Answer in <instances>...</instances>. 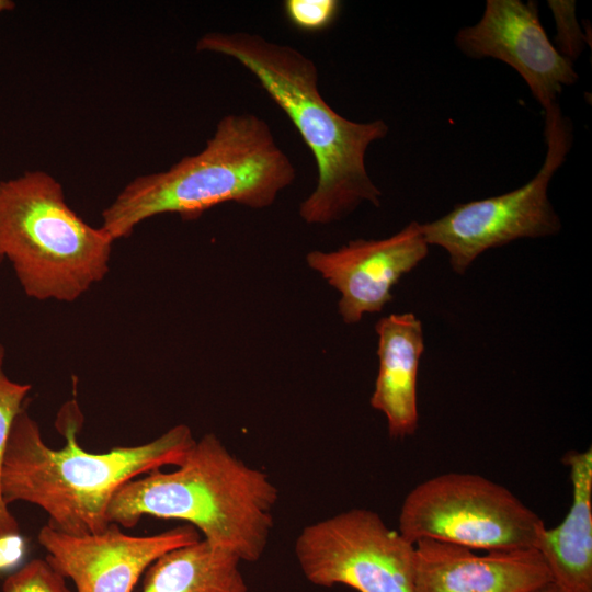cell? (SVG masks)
<instances>
[{"instance_id":"9","label":"cell","mask_w":592,"mask_h":592,"mask_svg":"<svg viewBox=\"0 0 592 592\" xmlns=\"http://www.w3.org/2000/svg\"><path fill=\"white\" fill-rule=\"evenodd\" d=\"M201 538L187 524L152 535H129L115 523L100 533L69 535L46 524L37 535L45 559L77 592H133L159 557Z\"/></svg>"},{"instance_id":"4","label":"cell","mask_w":592,"mask_h":592,"mask_svg":"<svg viewBox=\"0 0 592 592\" xmlns=\"http://www.w3.org/2000/svg\"><path fill=\"white\" fill-rule=\"evenodd\" d=\"M295 178L291 159L263 118L229 114L218 121L200 152L128 182L103 209L100 227L115 241L160 214L193 219L227 202L266 208Z\"/></svg>"},{"instance_id":"13","label":"cell","mask_w":592,"mask_h":592,"mask_svg":"<svg viewBox=\"0 0 592 592\" xmlns=\"http://www.w3.org/2000/svg\"><path fill=\"white\" fill-rule=\"evenodd\" d=\"M378 374L369 403L387 420L391 439L413 435L419 424L417 379L424 350L422 322L412 312L391 314L375 325Z\"/></svg>"},{"instance_id":"10","label":"cell","mask_w":592,"mask_h":592,"mask_svg":"<svg viewBox=\"0 0 592 592\" xmlns=\"http://www.w3.org/2000/svg\"><path fill=\"white\" fill-rule=\"evenodd\" d=\"M455 45L468 58L509 65L544 110L579 78L573 62L548 38L536 1L487 0L480 20L456 33Z\"/></svg>"},{"instance_id":"22","label":"cell","mask_w":592,"mask_h":592,"mask_svg":"<svg viewBox=\"0 0 592 592\" xmlns=\"http://www.w3.org/2000/svg\"><path fill=\"white\" fill-rule=\"evenodd\" d=\"M3 258L0 255V263L2 262Z\"/></svg>"},{"instance_id":"2","label":"cell","mask_w":592,"mask_h":592,"mask_svg":"<svg viewBox=\"0 0 592 592\" xmlns=\"http://www.w3.org/2000/svg\"><path fill=\"white\" fill-rule=\"evenodd\" d=\"M197 52L237 60L287 115L315 159L318 180L300 203L299 216L309 225L338 221L361 204L380 205L382 192L371 179L365 156L372 143L385 138L383 119L350 121L337 113L318 89V69L300 50L249 32H207Z\"/></svg>"},{"instance_id":"14","label":"cell","mask_w":592,"mask_h":592,"mask_svg":"<svg viewBox=\"0 0 592 592\" xmlns=\"http://www.w3.org/2000/svg\"><path fill=\"white\" fill-rule=\"evenodd\" d=\"M572 503L554 528H545L537 550L555 582L566 592H592V448L565 454Z\"/></svg>"},{"instance_id":"21","label":"cell","mask_w":592,"mask_h":592,"mask_svg":"<svg viewBox=\"0 0 592 592\" xmlns=\"http://www.w3.org/2000/svg\"><path fill=\"white\" fill-rule=\"evenodd\" d=\"M15 7L12 0H0V14L13 10Z\"/></svg>"},{"instance_id":"18","label":"cell","mask_w":592,"mask_h":592,"mask_svg":"<svg viewBox=\"0 0 592 592\" xmlns=\"http://www.w3.org/2000/svg\"><path fill=\"white\" fill-rule=\"evenodd\" d=\"M2 592H71L64 578L46 559L35 558L9 574Z\"/></svg>"},{"instance_id":"5","label":"cell","mask_w":592,"mask_h":592,"mask_svg":"<svg viewBox=\"0 0 592 592\" xmlns=\"http://www.w3.org/2000/svg\"><path fill=\"white\" fill-rule=\"evenodd\" d=\"M114 240L70 208L43 170L0 181V255L26 296L71 303L101 282Z\"/></svg>"},{"instance_id":"6","label":"cell","mask_w":592,"mask_h":592,"mask_svg":"<svg viewBox=\"0 0 592 592\" xmlns=\"http://www.w3.org/2000/svg\"><path fill=\"white\" fill-rule=\"evenodd\" d=\"M544 521L508 488L473 473H444L411 489L398 531L414 544L447 542L475 550L536 548Z\"/></svg>"},{"instance_id":"19","label":"cell","mask_w":592,"mask_h":592,"mask_svg":"<svg viewBox=\"0 0 592 592\" xmlns=\"http://www.w3.org/2000/svg\"><path fill=\"white\" fill-rule=\"evenodd\" d=\"M548 7L556 22V49L572 62L582 54L588 43L576 14V1L549 0Z\"/></svg>"},{"instance_id":"15","label":"cell","mask_w":592,"mask_h":592,"mask_svg":"<svg viewBox=\"0 0 592 592\" xmlns=\"http://www.w3.org/2000/svg\"><path fill=\"white\" fill-rule=\"evenodd\" d=\"M240 563L201 538L159 557L146 570L141 592H248Z\"/></svg>"},{"instance_id":"8","label":"cell","mask_w":592,"mask_h":592,"mask_svg":"<svg viewBox=\"0 0 592 592\" xmlns=\"http://www.w3.org/2000/svg\"><path fill=\"white\" fill-rule=\"evenodd\" d=\"M294 553L312 584L357 592H414V544L378 513L353 508L306 525Z\"/></svg>"},{"instance_id":"1","label":"cell","mask_w":592,"mask_h":592,"mask_svg":"<svg viewBox=\"0 0 592 592\" xmlns=\"http://www.w3.org/2000/svg\"><path fill=\"white\" fill-rule=\"evenodd\" d=\"M58 420L67 442L55 449L25 409L15 418L2 458L0 491L8 506L36 505L48 515L49 526L69 535L104 531L119 488L164 466H178L195 442L190 426L178 424L140 445L90 453L77 440L82 417L76 401L65 405Z\"/></svg>"},{"instance_id":"3","label":"cell","mask_w":592,"mask_h":592,"mask_svg":"<svg viewBox=\"0 0 592 592\" xmlns=\"http://www.w3.org/2000/svg\"><path fill=\"white\" fill-rule=\"evenodd\" d=\"M277 501L278 488L265 471L207 433L175 469L155 470L119 488L107 517L122 528L134 527L143 516L183 521L212 546L255 562L269 544Z\"/></svg>"},{"instance_id":"17","label":"cell","mask_w":592,"mask_h":592,"mask_svg":"<svg viewBox=\"0 0 592 592\" xmlns=\"http://www.w3.org/2000/svg\"><path fill=\"white\" fill-rule=\"evenodd\" d=\"M342 3L338 0H285L283 12L287 22L305 33H319L338 19Z\"/></svg>"},{"instance_id":"12","label":"cell","mask_w":592,"mask_h":592,"mask_svg":"<svg viewBox=\"0 0 592 592\" xmlns=\"http://www.w3.org/2000/svg\"><path fill=\"white\" fill-rule=\"evenodd\" d=\"M414 592H531L553 581L536 548L488 550L420 539L414 543Z\"/></svg>"},{"instance_id":"7","label":"cell","mask_w":592,"mask_h":592,"mask_svg":"<svg viewBox=\"0 0 592 592\" xmlns=\"http://www.w3.org/2000/svg\"><path fill=\"white\" fill-rule=\"evenodd\" d=\"M544 162L527 183L501 195L458 204L446 215L421 224L428 244L447 252L454 272L465 273L488 249L560 231L561 220L548 198V186L566 161L573 134L558 103L544 110Z\"/></svg>"},{"instance_id":"16","label":"cell","mask_w":592,"mask_h":592,"mask_svg":"<svg viewBox=\"0 0 592 592\" xmlns=\"http://www.w3.org/2000/svg\"><path fill=\"white\" fill-rule=\"evenodd\" d=\"M5 348L0 343V471L9 435L15 418L24 410L32 386L14 382L4 372ZM19 524L0 491V540L19 534Z\"/></svg>"},{"instance_id":"11","label":"cell","mask_w":592,"mask_h":592,"mask_svg":"<svg viewBox=\"0 0 592 592\" xmlns=\"http://www.w3.org/2000/svg\"><path fill=\"white\" fill-rule=\"evenodd\" d=\"M429 252L422 226L411 221L383 239H355L333 251L312 250L308 266L341 295L338 312L348 325L357 323L392 299L391 289Z\"/></svg>"},{"instance_id":"20","label":"cell","mask_w":592,"mask_h":592,"mask_svg":"<svg viewBox=\"0 0 592 592\" xmlns=\"http://www.w3.org/2000/svg\"><path fill=\"white\" fill-rule=\"evenodd\" d=\"M531 592H566V591H563L560 587H558L555 582L551 581Z\"/></svg>"}]
</instances>
